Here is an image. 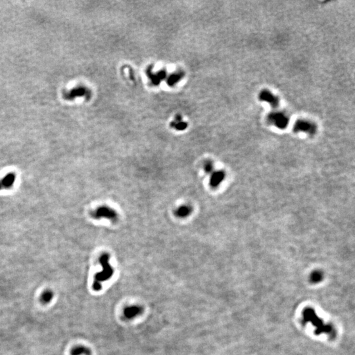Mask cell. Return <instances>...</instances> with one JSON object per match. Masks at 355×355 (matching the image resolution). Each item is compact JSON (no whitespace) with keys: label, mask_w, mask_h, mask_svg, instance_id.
Listing matches in <instances>:
<instances>
[{"label":"cell","mask_w":355,"mask_h":355,"mask_svg":"<svg viewBox=\"0 0 355 355\" xmlns=\"http://www.w3.org/2000/svg\"><path fill=\"white\" fill-rule=\"evenodd\" d=\"M259 97L260 101L269 103L271 107L274 108H276L278 107L279 103L278 97L274 95L272 92L269 90H264L261 91L259 93Z\"/></svg>","instance_id":"5"},{"label":"cell","mask_w":355,"mask_h":355,"mask_svg":"<svg viewBox=\"0 0 355 355\" xmlns=\"http://www.w3.org/2000/svg\"><path fill=\"white\" fill-rule=\"evenodd\" d=\"M16 175L13 172H10L0 180V190L3 189H9L15 184Z\"/></svg>","instance_id":"7"},{"label":"cell","mask_w":355,"mask_h":355,"mask_svg":"<svg viewBox=\"0 0 355 355\" xmlns=\"http://www.w3.org/2000/svg\"><path fill=\"white\" fill-rule=\"evenodd\" d=\"M53 297V293L51 290H46L43 292L40 297V301L43 304H47L51 302Z\"/></svg>","instance_id":"11"},{"label":"cell","mask_w":355,"mask_h":355,"mask_svg":"<svg viewBox=\"0 0 355 355\" xmlns=\"http://www.w3.org/2000/svg\"><path fill=\"white\" fill-rule=\"evenodd\" d=\"M91 216L95 219H100L101 218H104V219H107L114 221L116 220L118 217L116 211L107 206H103L97 208L96 210L92 212Z\"/></svg>","instance_id":"3"},{"label":"cell","mask_w":355,"mask_h":355,"mask_svg":"<svg viewBox=\"0 0 355 355\" xmlns=\"http://www.w3.org/2000/svg\"><path fill=\"white\" fill-rule=\"evenodd\" d=\"M295 132H304L310 135H314L317 131V126L314 122L307 120H298L295 122L294 128Z\"/></svg>","instance_id":"4"},{"label":"cell","mask_w":355,"mask_h":355,"mask_svg":"<svg viewBox=\"0 0 355 355\" xmlns=\"http://www.w3.org/2000/svg\"><path fill=\"white\" fill-rule=\"evenodd\" d=\"M213 168H214L213 164L210 161H207V163H205V164L204 165V169L207 173H210L212 171H213Z\"/></svg>","instance_id":"12"},{"label":"cell","mask_w":355,"mask_h":355,"mask_svg":"<svg viewBox=\"0 0 355 355\" xmlns=\"http://www.w3.org/2000/svg\"><path fill=\"white\" fill-rule=\"evenodd\" d=\"M267 119L271 124L281 130L287 128L289 122L288 116L282 111L272 112L268 116Z\"/></svg>","instance_id":"2"},{"label":"cell","mask_w":355,"mask_h":355,"mask_svg":"<svg viewBox=\"0 0 355 355\" xmlns=\"http://www.w3.org/2000/svg\"><path fill=\"white\" fill-rule=\"evenodd\" d=\"M90 351L88 348L84 346H78L74 348L71 352V355H90Z\"/></svg>","instance_id":"10"},{"label":"cell","mask_w":355,"mask_h":355,"mask_svg":"<svg viewBox=\"0 0 355 355\" xmlns=\"http://www.w3.org/2000/svg\"><path fill=\"white\" fill-rule=\"evenodd\" d=\"M143 308L139 305L126 307L123 310V316L127 320H132L143 313Z\"/></svg>","instance_id":"6"},{"label":"cell","mask_w":355,"mask_h":355,"mask_svg":"<svg viewBox=\"0 0 355 355\" xmlns=\"http://www.w3.org/2000/svg\"><path fill=\"white\" fill-rule=\"evenodd\" d=\"M225 178V172L219 170L215 171L212 173L210 180V185L213 188H216L219 186Z\"/></svg>","instance_id":"8"},{"label":"cell","mask_w":355,"mask_h":355,"mask_svg":"<svg viewBox=\"0 0 355 355\" xmlns=\"http://www.w3.org/2000/svg\"><path fill=\"white\" fill-rule=\"evenodd\" d=\"M102 266V270L97 273L93 284V289L96 291H100L102 288V282L109 280L114 274V270L109 264V255L107 253L103 254L99 259Z\"/></svg>","instance_id":"1"},{"label":"cell","mask_w":355,"mask_h":355,"mask_svg":"<svg viewBox=\"0 0 355 355\" xmlns=\"http://www.w3.org/2000/svg\"><path fill=\"white\" fill-rule=\"evenodd\" d=\"M192 212V208L190 205H184L180 206L175 212V214L179 218H185L188 216Z\"/></svg>","instance_id":"9"},{"label":"cell","mask_w":355,"mask_h":355,"mask_svg":"<svg viewBox=\"0 0 355 355\" xmlns=\"http://www.w3.org/2000/svg\"><path fill=\"white\" fill-rule=\"evenodd\" d=\"M321 278H322L321 273L318 272H314L312 274V277H311L313 281H318V280H320V279H321Z\"/></svg>","instance_id":"13"}]
</instances>
